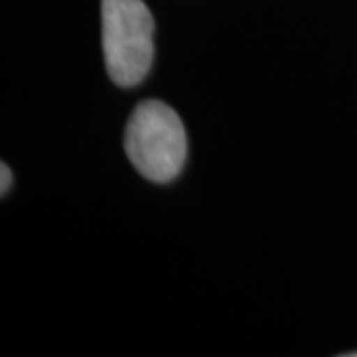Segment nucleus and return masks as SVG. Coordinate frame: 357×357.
<instances>
[{
	"mask_svg": "<svg viewBox=\"0 0 357 357\" xmlns=\"http://www.w3.org/2000/svg\"><path fill=\"white\" fill-rule=\"evenodd\" d=\"M126 153L145 178L173 181L187 159V131L177 112L157 100L141 102L126 128Z\"/></svg>",
	"mask_w": 357,
	"mask_h": 357,
	"instance_id": "nucleus-1",
	"label": "nucleus"
},
{
	"mask_svg": "<svg viewBox=\"0 0 357 357\" xmlns=\"http://www.w3.org/2000/svg\"><path fill=\"white\" fill-rule=\"evenodd\" d=\"M155 22L143 0H102V46L107 74L133 88L153 64Z\"/></svg>",
	"mask_w": 357,
	"mask_h": 357,
	"instance_id": "nucleus-2",
	"label": "nucleus"
},
{
	"mask_svg": "<svg viewBox=\"0 0 357 357\" xmlns=\"http://www.w3.org/2000/svg\"><path fill=\"white\" fill-rule=\"evenodd\" d=\"M0 181H2V185H0V195L4 197L8 189H10V185H13V171L8 169L6 163H2L0 165Z\"/></svg>",
	"mask_w": 357,
	"mask_h": 357,
	"instance_id": "nucleus-3",
	"label": "nucleus"
}]
</instances>
